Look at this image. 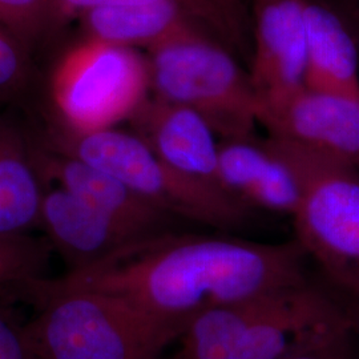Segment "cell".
Wrapping results in <instances>:
<instances>
[{
    "instance_id": "ba28073f",
    "label": "cell",
    "mask_w": 359,
    "mask_h": 359,
    "mask_svg": "<svg viewBox=\"0 0 359 359\" xmlns=\"http://www.w3.org/2000/svg\"><path fill=\"white\" fill-rule=\"evenodd\" d=\"M258 123L271 137L359 168V99L302 87L261 103Z\"/></svg>"
},
{
    "instance_id": "4fadbf2b",
    "label": "cell",
    "mask_w": 359,
    "mask_h": 359,
    "mask_svg": "<svg viewBox=\"0 0 359 359\" xmlns=\"http://www.w3.org/2000/svg\"><path fill=\"white\" fill-rule=\"evenodd\" d=\"M218 184L246 209L257 208L293 217L301 201V187L293 169L264 142L221 140Z\"/></svg>"
},
{
    "instance_id": "8992f818",
    "label": "cell",
    "mask_w": 359,
    "mask_h": 359,
    "mask_svg": "<svg viewBox=\"0 0 359 359\" xmlns=\"http://www.w3.org/2000/svg\"><path fill=\"white\" fill-rule=\"evenodd\" d=\"M264 142L293 169L301 187L292 217L295 241L335 286L359 297L358 168L283 139Z\"/></svg>"
},
{
    "instance_id": "9c48e42d",
    "label": "cell",
    "mask_w": 359,
    "mask_h": 359,
    "mask_svg": "<svg viewBox=\"0 0 359 359\" xmlns=\"http://www.w3.org/2000/svg\"><path fill=\"white\" fill-rule=\"evenodd\" d=\"M250 80L261 103L305 87V0H252Z\"/></svg>"
},
{
    "instance_id": "cb8c5ba5",
    "label": "cell",
    "mask_w": 359,
    "mask_h": 359,
    "mask_svg": "<svg viewBox=\"0 0 359 359\" xmlns=\"http://www.w3.org/2000/svg\"><path fill=\"white\" fill-rule=\"evenodd\" d=\"M346 314L347 322L350 326L351 334L359 338V297H351V301L346 306H342Z\"/></svg>"
},
{
    "instance_id": "52a82bcc",
    "label": "cell",
    "mask_w": 359,
    "mask_h": 359,
    "mask_svg": "<svg viewBox=\"0 0 359 359\" xmlns=\"http://www.w3.org/2000/svg\"><path fill=\"white\" fill-rule=\"evenodd\" d=\"M50 96L59 126L75 132L116 128L151 96L147 57L84 38L52 69Z\"/></svg>"
},
{
    "instance_id": "ac0fdd59",
    "label": "cell",
    "mask_w": 359,
    "mask_h": 359,
    "mask_svg": "<svg viewBox=\"0 0 359 359\" xmlns=\"http://www.w3.org/2000/svg\"><path fill=\"white\" fill-rule=\"evenodd\" d=\"M0 25L31 53L59 29L52 0H0Z\"/></svg>"
},
{
    "instance_id": "d4e9b609",
    "label": "cell",
    "mask_w": 359,
    "mask_h": 359,
    "mask_svg": "<svg viewBox=\"0 0 359 359\" xmlns=\"http://www.w3.org/2000/svg\"><path fill=\"white\" fill-rule=\"evenodd\" d=\"M345 7L347 15L353 19L354 25L359 28V0H339Z\"/></svg>"
},
{
    "instance_id": "ffe728a7",
    "label": "cell",
    "mask_w": 359,
    "mask_h": 359,
    "mask_svg": "<svg viewBox=\"0 0 359 359\" xmlns=\"http://www.w3.org/2000/svg\"><path fill=\"white\" fill-rule=\"evenodd\" d=\"M34 79L31 52L0 25V102L23 95Z\"/></svg>"
},
{
    "instance_id": "277c9868",
    "label": "cell",
    "mask_w": 359,
    "mask_h": 359,
    "mask_svg": "<svg viewBox=\"0 0 359 359\" xmlns=\"http://www.w3.org/2000/svg\"><path fill=\"white\" fill-rule=\"evenodd\" d=\"M44 145L120 181L173 217L228 231L248 216L249 209L219 188L169 167L133 132H75L53 123Z\"/></svg>"
},
{
    "instance_id": "44dd1931",
    "label": "cell",
    "mask_w": 359,
    "mask_h": 359,
    "mask_svg": "<svg viewBox=\"0 0 359 359\" xmlns=\"http://www.w3.org/2000/svg\"><path fill=\"white\" fill-rule=\"evenodd\" d=\"M224 23L237 56L252 57V18L244 0H205Z\"/></svg>"
},
{
    "instance_id": "7a4b0ae2",
    "label": "cell",
    "mask_w": 359,
    "mask_h": 359,
    "mask_svg": "<svg viewBox=\"0 0 359 359\" xmlns=\"http://www.w3.org/2000/svg\"><path fill=\"white\" fill-rule=\"evenodd\" d=\"M345 325L344 308L305 281L200 314L172 359H281Z\"/></svg>"
},
{
    "instance_id": "e0dca14e",
    "label": "cell",
    "mask_w": 359,
    "mask_h": 359,
    "mask_svg": "<svg viewBox=\"0 0 359 359\" xmlns=\"http://www.w3.org/2000/svg\"><path fill=\"white\" fill-rule=\"evenodd\" d=\"M51 245L31 236L0 238V290L28 289L43 280Z\"/></svg>"
},
{
    "instance_id": "9a60e30c",
    "label": "cell",
    "mask_w": 359,
    "mask_h": 359,
    "mask_svg": "<svg viewBox=\"0 0 359 359\" xmlns=\"http://www.w3.org/2000/svg\"><path fill=\"white\" fill-rule=\"evenodd\" d=\"M305 87L359 99L358 46L342 16L322 1L305 0Z\"/></svg>"
},
{
    "instance_id": "7c38bea8",
    "label": "cell",
    "mask_w": 359,
    "mask_h": 359,
    "mask_svg": "<svg viewBox=\"0 0 359 359\" xmlns=\"http://www.w3.org/2000/svg\"><path fill=\"white\" fill-rule=\"evenodd\" d=\"M129 123L132 132L169 167L221 189L217 177L219 142L215 130L197 112L149 96Z\"/></svg>"
},
{
    "instance_id": "7402d4cb",
    "label": "cell",
    "mask_w": 359,
    "mask_h": 359,
    "mask_svg": "<svg viewBox=\"0 0 359 359\" xmlns=\"http://www.w3.org/2000/svg\"><path fill=\"white\" fill-rule=\"evenodd\" d=\"M351 335L353 334L347 322L345 326L323 334L281 359H351Z\"/></svg>"
},
{
    "instance_id": "3957f363",
    "label": "cell",
    "mask_w": 359,
    "mask_h": 359,
    "mask_svg": "<svg viewBox=\"0 0 359 359\" xmlns=\"http://www.w3.org/2000/svg\"><path fill=\"white\" fill-rule=\"evenodd\" d=\"M38 316L25 326L36 359H160L184 329L114 295L36 281Z\"/></svg>"
},
{
    "instance_id": "d6986e66",
    "label": "cell",
    "mask_w": 359,
    "mask_h": 359,
    "mask_svg": "<svg viewBox=\"0 0 359 359\" xmlns=\"http://www.w3.org/2000/svg\"><path fill=\"white\" fill-rule=\"evenodd\" d=\"M148 0H52V8L57 28H62L65 22L69 19L77 18L90 8L114 6V4H129V3H140ZM188 11L192 13L193 18L205 28L206 31L224 44L229 51L233 52L231 36L218 18L215 10L206 3L205 0H180Z\"/></svg>"
},
{
    "instance_id": "6da1fadb",
    "label": "cell",
    "mask_w": 359,
    "mask_h": 359,
    "mask_svg": "<svg viewBox=\"0 0 359 359\" xmlns=\"http://www.w3.org/2000/svg\"><path fill=\"white\" fill-rule=\"evenodd\" d=\"M305 257L297 241L259 244L169 231L132 245L96 266L40 283L52 289L114 295L185 330L208 310L305 283Z\"/></svg>"
},
{
    "instance_id": "8fae6325",
    "label": "cell",
    "mask_w": 359,
    "mask_h": 359,
    "mask_svg": "<svg viewBox=\"0 0 359 359\" xmlns=\"http://www.w3.org/2000/svg\"><path fill=\"white\" fill-rule=\"evenodd\" d=\"M32 154L44 182H53L142 237L173 231L176 217L149 204L114 177L44 145H32Z\"/></svg>"
},
{
    "instance_id": "2e32d148",
    "label": "cell",
    "mask_w": 359,
    "mask_h": 359,
    "mask_svg": "<svg viewBox=\"0 0 359 359\" xmlns=\"http://www.w3.org/2000/svg\"><path fill=\"white\" fill-rule=\"evenodd\" d=\"M44 191L31 142L0 120V238L25 237L40 226Z\"/></svg>"
},
{
    "instance_id": "5b68a950",
    "label": "cell",
    "mask_w": 359,
    "mask_h": 359,
    "mask_svg": "<svg viewBox=\"0 0 359 359\" xmlns=\"http://www.w3.org/2000/svg\"><path fill=\"white\" fill-rule=\"evenodd\" d=\"M147 52L152 97L191 108L222 140L253 137L261 100L224 44L191 29Z\"/></svg>"
},
{
    "instance_id": "30bf717a",
    "label": "cell",
    "mask_w": 359,
    "mask_h": 359,
    "mask_svg": "<svg viewBox=\"0 0 359 359\" xmlns=\"http://www.w3.org/2000/svg\"><path fill=\"white\" fill-rule=\"evenodd\" d=\"M40 226L48 234L51 246L65 258L68 271L96 266L148 240L57 185L44 191Z\"/></svg>"
},
{
    "instance_id": "5bb4252c",
    "label": "cell",
    "mask_w": 359,
    "mask_h": 359,
    "mask_svg": "<svg viewBox=\"0 0 359 359\" xmlns=\"http://www.w3.org/2000/svg\"><path fill=\"white\" fill-rule=\"evenodd\" d=\"M84 38L147 51L201 26L180 0H148L90 8L77 16ZM210 35V34H209ZM212 36V35H210Z\"/></svg>"
},
{
    "instance_id": "603a6c76",
    "label": "cell",
    "mask_w": 359,
    "mask_h": 359,
    "mask_svg": "<svg viewBox=\"0 0 359 359\" xmlns=\"http://www.w3.org/2000/svg\"><path fill=\"white\" fill-rule=\"evenodd\" d=\"M0 359H36L28 344L25 326L0 311Z\"/></svg>"
}]
</instances>
